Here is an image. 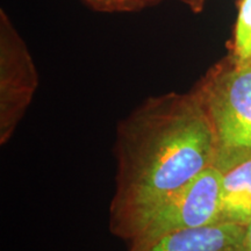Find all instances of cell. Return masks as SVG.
Segmentation results:
<instances>
[{
  "mask_svg": "<svg viewBox=\"0 0 251 251\" xmlns=\"http://www.w3.org/2000/svg\"><path fill=\"white\" fill-rule=\"evenodd\" d=\"M111 228L126 238L153 205L214 165L216 141L196 92L151 97L119 125Z\"/></svg>",
  "mask_w": 251,
  "mask_h": 251,
  "instance_id": "cell-1",
  "label": "cell"
},
{
  "mask_svg": "<svg viewBox=\"0 0 251 251\" xmlns=\"http://www.w3.org/2000/svg\"><path fill=\"white\" fill-rule=\"evenodd\" d=\"M251 220V157L224 172L220 221L247 226Z\"/></svg>",
  "mask_w": 251,
  "mask_h": 251,
  "instance_id": "cell-6",
  "label": "cell"
},
{
  "mask_svg": "<svg viewBox=\"0 0 251 251\" xmlns=\"http://www.w3.org/2000/svg\"><path fill=\"white\" fill-rule=\"evenodd\" d=\"M230 55L238 61L251 58V0L238 1V13Z\"/></svg>",
  "mask_w": 251,
  "mask_h": 251,
  "instance_id": "cell-7",
  "label": "cell"
},
{
  "mask_svg": "<svg viewBox=\"0 0 251 251\" xmlns=\"http://www.w3.org/2000/svg\"><path fill=\"white\" fill-rule=\"evenodd\" d=\"M244 225L220 221L163 235L130 251H247Z\"/></svg>",
  "mask_w": 251,
  "mask_h": 251,
  "instance_id": "cell-5",
  "label": "cell"
},
{
  "mask_svg": "<svg viewBox=\"0 0 251 251\" xmlns=\"http://www.w3.org/2000/svg\"><path fill=\"white\" fill-rule=\"evenodd\" d=\"M39 76L26 43L0 11V142L9 140L33 100Z\"/></svg>",
  "mask_w": 251,
  "mask_h": 251,
  "instance_id": "cell-4",
  "label": "cell"
},
{
  "mask_svg": "<svg viewBox=\"0 0 251 251\" xmlns=\"http://www.w3.org/2000/svg\"><path fill=\"white\" fill-rule=\"evenodd\" d=\"M222 177L224 172L209 166L141 215L126 240L131 248L142 247L174 231L220 222Z\"/></svg>",
  "mask_w": 251,
  "mask_h": 251,
  "instance_id": "cell-3",
  "label": "cell"
},
{
  "mask_svg": "<svg viewBox=\"0 0 251 251\" xmlns=\"http://www.w3.org/2000/svg\"><path fill=\"white\" fill-rule=\"evenodd\" d=\"M94 11L98 12H124L122 0H84Z\"/></svg>",
  "mask_w": 251,
  "mask_h": 251,
  "instance_id": "cell-8",
  "label": "cell"
},
{
  "mask_svg": "<svg viewBox=\"0 0 251 251\" xmlns=\"http://www.w3.org/2000/svg\"><path fill=\"white\" fill-rule=\"evenodd\" d=\"M159 1L161 0H122V7H124V12H134L150 7V6L158 4Z\"/></svg>",
  "mask_w": 251,
  "mask_h": 251,
  "instance_id": "cell-9",
  "label": "cell"
},
{
  "mask_svg": "<svg viewBox=\"0 0 251 251\" xmlns=\"http://www.w3.org/2000/svg\"><path fill=\"white\" fill-rule=\"evenodd\" d=\"M211 120L214 166L226 172L251 157V58L226 57L193 89Z\"/></svg>",
  "mask_w": 251,
  "mask_h": 251,
  "instance_id": "cell-2",
  "label": "cell"
},
{
  "mask_svg": "<svg viewBox=\"0 0 251 251\" xmlns=\"http://www.w3.org/2000/svg\"><path fill=\"white\" fill-rule=\"evenodd\" d=\"M179 1L186 5L194 13H200L205 7L207 0H179Z\"/></svg>",
  "mask_w": 251,
  "mask_h": 251,
  "instance_id": "cell-10",
  "label": "cell"
},
{
  "mask_svg": "<svg viewBox=\"0 0 251 251\" xmlns=\"http://www.w3.org/2000/svg\"><path fill=\"white\" fill-rule=\"evenodd\" d=\"M247 228V251H251V220L246 226Z\"/></svg>",
  "mask_w": 251,
  "mask_h": 251,
  "instance_id": "cell-11",
  "label": "cell"
}]
</instances>
